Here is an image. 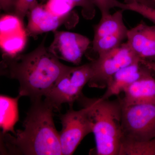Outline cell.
<instances>
[{
    "label": "cell",
    "mask_w": 155,
    "mask_h": 155,
    "mask_svg": "<svg viewBox=\"0 0 155 155\" xmlns=\"http://www.w3.org/2000/svg\"><path fill=\"white\" fill-rule=\"evenodd\" d=\"M46 36L35 49L14 56L3 55L1 74L19 82V95L31 102L42 99L70 67L64 65L45 45Z\"/></svg>",
    "instance_id": "cell-1"
},
{
    "label": "cell",
    "mask_w": 155,
    "mask_h": 155,
    "mask_svg": "<svg viewBox=\"0 0 155 155\" xmlns=\"http://www.w3.org/2000/svg\"><path fill=\"white\" fill-rule=\"evenodd\" d=\"M31 103L23 130H17L14 136L4 134L7 150L11 154L62 155L59 132L53 119L54 107L45 99Z\"/></svg>",
    "instance_id": "cell-2"
},
{
    "label": "cell",
    "mask_w": 155,
    "mask_h": 155,
    "mask_svg": "<svg viewBox=\"0 0 155 155\" xmlns=\"http://www.w3.org/2000/svg\"><path fill=\"white\" fill-rule=\"evenodd\" d=\"M77 101L88 108L96 154L119 155L123 138L121 99L90 98L82 94Z\"/></svg>",
    "instance_id": "cell-3"
},
{
    "label": "cell",
    "mask_w": 155,
    "mask_h": 155,
    "mask_svg": "<svg viewBox=\"0 0 155 155\" xmlns=\"http://www.w3.org/2000/svg\"><path fill=\"white\" fill-rule=\"evenodd\" d=\"M92 74L91 62L78 67H70L45 96V100L56 110L60 109L64 104H68L72 107L82 94V89L88 84Z\"/></svg>",
    "instance_id": "cell-4"
},
{
    "label": "cell",
    "mask_w": 155,
    "mask_h": 155,
    "mask_svg": "<svg viewBox=\"0 0 155 155\" xmlns=\"http://www.w3.org/2000/svg\"><path fill=\"white\" fill-rule=\"evenodd\" d=\"M142 62L127 42L103 54L91 62L92 74L88 85L98 88L107 87L113 75L124 67Z\"/></svg>",
    "instance_id": "cell-5"
},
{
    "label": "cell",
    "mask_w": 155,
    "mask_h": 155,
    "mask_svg": "<svg viewBox=\"0 0 155 155\" xmlns=\"http://www.w3.org/2000/svg\"><path fill=\"white\" fill-rule=\"evenodd\" d=\"M122 106V140L144 141L155 138V104Z\"/></svg>",
    "instance_id": "cell-6"
},
{
    "label": "cell",
    "mask_w": 155,
    "mask_h": 155,
    "mask_svg": "<svg viewBox=\"0 0 155 155\" xmlns=\"http://www.w3.org/2000/svg\"><path fill=\"white\" fill-rule=\"evenodd\" d=\"M60 119L62 128L59 136L62 155H72L83 139L92 133L88 108L82 107L79 110H74L70 108L61 115Z\"/></svg>",
    "instance_id": "cell-7"
},
{
    "label": "cell",
    "mask_w": 155,
    "mask_h": 155,
    "mask_svg": "<svg viewBox=\"0 0 155 155\" xmlns=\"http://www.w3.org/2000/svg\"><path fill=\"white\" fill-rule=\"evenodd\" d=\"M54 32V40L48 48L50 51L59 60L79 65L90 44L89 39L69 31Z\"/></svg>",
    "instance_id": "cell-8"
},
{
    "label": "cell",
    "mask_w": 155,
    "mask_h": 155,
    "mask_svg": "<svg viewBox=\"0 0 155 155\" xmlns=\"http://www.w3.org/2000/svg\"><path fill=\"white\" fill-rule=\"evenodd\" d=\"M22 22L15 15L8 14L1 17V48L3 55H17L25 47L27 34Z\"/></svg>",
    "instance_id": "cell-9"
},
{
    "label": "cell",
    "mask_w": 155,
    "mask_h": 155,
    "mask_svg": "<svg viewBox=\"0 0 155 155\" xmlns=\"http://www.w3.org/2000/svg\"><path fill=\"white\" fill-rule=\"evenodd\" d=\"M127 44L141 61L155 58V25L142 22L127 33Z\"/></svg>",
    "instance_id": "cell-10"
},
{
    "label": "cell",
    "mask_w": 155,
    "mask_h": 155,
    "mask_svg": "<svg viewBox=\"0 0 155 155\" xmlns=\"http://www.w3.org/2000/svg\"><path fill=\"white\" fill-rule=\"evenodd\" d=\"M152 71L147 67L141 77L125 89L121 98L122 105L155 104V79Z\"/></svg>",
    "instance_id": "cell-11"
},
{
    "label": "cell",
    "mask_w": 155,
    "mask_h": 155,
    "mask_svg": "<svg viewBox=\"0 0 155 155\" xmlns=\"http://www.w3.org/2000/svg\"><path fill=\"white\" fill-rule=\"evenodd\" d=\"M27 15L28 22L26 33L27 35L32 37L50 31H55L59 26L67 22L69 17H56L49 12L42 4H38L31 9Z\"/></svg>",
    "instance_id": "cell-12"
},
{
    "label": "cell",
    "mask_w": 155,
    "mask_h": 155,
    "mask_svg": "<svg viewBox=\"0 0 155 155\" xmlns=\"http://www.w3.org/2000/svg\"><path fill=\"white\" fill-rule=\"evenodd\" d=\"M147 68L142 62H138L120 69L111 78L105 93L101 97L109 99L111 97L124 92L125 89L141 77Z\"/></svg>",
    "instance_id": "cell-13"
},
{
    "label": "cell",
    "mask_w": 155,
    "mask_h": 155,
    "mask_svg": "<svg viewBox=\"0 0 155 155\" xmlns=\"http://www.w3.org/2000/svg\"><path fill=\"white\" fill-rule=\"evenodd\" d=\"M123 12L121 9L114 14L101 16L99 22L94 26V39L128 30L123 21Z\"/></svg>",
    "instance_id": "cell-14"
},
{
    "label": "cell",
    "mask_w": 155,
    "mask_h": 155,
    "mask_svg": "<svg viewBox=\"0 0 155 155\" xmlns=\"http://www.w3.org/2000/svg\"><path fill=\"white\" fill-rule=\"evenodd\" d=\"M20 95L16 98H11L6 96L2 95L0 97L1 107V128L3 134L11 131L15 134L14 126L19 119L18 101Z\"/></svg>",
    "instance_id": "cell-15"
},
{
    "label": "cell",
    "mask_w": 155,
    "mask_h": 155,
    "mask_svg": "<svg viewBox=\"0 0 155 155\" xmlns=\"http://www.w3.org/2000/svg\"><path fill=\"white\" fill-rule=\"evenodd\" d=\"M119 155H155V137L144 141L122 140Z\"/></svg>",
    "instance_id": "cell-16"
},
{
    "label": "cell",
    "mask_w": 155,
    "mask_h": 155,
    "mask_svg": "<svg viewBox=\"0 0 155 155\" xmlns=\"http://www.w3.org/2000/svg\"><path fill=\"white\" fill-rule=\"evenodd\" d=\"M128 30L93 39V50L99 55L117 47L122 44L125 39L127 38Z\"/></svg>",
    "instance_id": "cell-17"
},
{
    "label": "cell",
    "mask_w": 155,
    "mask_h": 155,
    "mask_svg": "<svg viewBox=\"0 0 155 155\" xmlns=\"http://www.w3.org/2000/svg\"><path fill=\"white\" fill-rule=\"evenodd\" d=\"M43 5L51 14L59 17H69L75 7L69 0H47Z\"/></svg>",
    "instance_id": "cell-18"
},
{
    "label": "cell",
    "mask_w": 155,
    "mask_h": 155,
    "mask_svg": "<svg viewBox=\"0 0 155 155\" xmlns=\"http://www.w3.org/2000/svg\"><path fill=\"white\" fill-rule=\"evenodd\" d=\"M122 10L130 11L138 13L155 24V8L148 7L137 2L124 3Z\"/></svg>",
    "instance_id": "cell-19"
},
{
    "label": "cell",
    "mask_w": 155,
    "mask_h": 155,
    "mask_svg": "<svg viewBox=\"0 0 155 155\" xmlns=\"http://www.w3.org/2000/svg\"><path fill=\"white\" fill-rule=\"evenodd\" d=\"M41 4L47 0H40ZM75 7L81 8V14L84 19H91L95 15V5L92 0H69Z\"/></svg>",
    "instance_id": "cell-20"
},
{
    "label": "cell",
    "mask_w": 155,
    "mask_h": 155,
    "mask_svg": "<svg viewBox=\"0 0 155 155\" xmlns=\"http://www.w3.org/2000/svg\"><path fill=\"white\" fill-rule=\"evenodd\" d=\"M38 4L37 0H15L14 14L23 21L28 11Z\"/></svg>",
    "instance_id": "cell-21"
},
{
    "label": "cell",
    "mask_w": 155,
    "mask_h": 155,
    "mask_svg": "<svg viewBox=\"0 0 155 155\" xmlns=\"http://www.w3.org/2000/svg\"><path fill=\"white\" fill-rule=\"evenodd\" d=\"M96 7H97L101 13V16L110 14L111 9L118 8L122 10L124 3L118 0H92Z\"/></svg>",
    "instance_id": "cell-22"
},
{
    "label": "cell",
    "mask_w": 155,
    "mask_h": 155,
    "mask_svg": "<svg viewBox=\"0 0 155 155\" xmlns=\"http://www.w3.org/2000/svg\"><path fill=\"white\" fill-rule=\"evenodd\" d=\"M15 0H0L1 9L6 12H9L12 8L14 9Z\"/></svg>",
    "instance_id": "cell-23"
},
{
    "label": "cell",
    "mask_w": 155,
    "mask_h": 155,
    "mask_svg": "<svg viewBox=\"0 0 155 155\" xmlns=\"http://www.w3.org/2000/svg\"><path fill=\"white\" fill-rule=\"evenodd\" d=\"M133 2L138 3L148 7L155 8V4L151 0H125V3L126 4Z\"/></svg>",
    "instance_id": "cell-24"
},
{
    "label": "cell",
    "mask_w": 155,
    "mask_h": 155,
    "mask_svg": "<svg viewBox=\"0 0 155 155\" xmlns=\"http://www.w3.org/2000/svg\"><path fill=\"white\" fill-rule=\"evenodd\" d=\"M142 63L155 72V62L150 61H143Z\"/></svg>",
    "instance_id": "cell-25"
},
{
    "label": "cell",
    "mask_w": 155,
    "mask_h": 155,
    "mask_svg": "<svg viewBox=\"0 0 155 155\" xmlns=\"http://www.w3.org/2000/svg\"><path fill=\"white\" fill-rule=\"evenodd\" d=\"M151 1L152 2H153L154 3V4H155V0H151Z\"/></svg>",
    "instance_id": "cell-26"
}]
</instances>
